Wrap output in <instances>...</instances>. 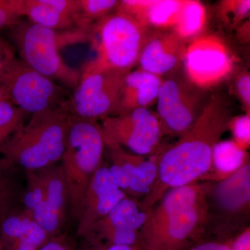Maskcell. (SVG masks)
I'll use <instances>...</instances> for the list:
<instances>
[{"mask_svg":"<svg viewBox=\"0 0 250 250\" xmlns=\"http://www.w3.org/2000/svg\"><path fill=\"white\" fill-rule=\"evenodd\" d=\"M231 111L224 99L213 97L193 126L159 158L157 177L141 205L150 209L167 190L195 183L211 170L215 145L229 129Z\"/></svg>","mask_w":250,"mask_h":250,"instance_id":"1","label":"cell"},{"mask_svg":"<svg viewBox=\"0 0 250 250\" xmlns=\"http://www.w3.org/2000/svg\"><path fill=\"white\" fill-rule=\"evenodd\" d=\"M72 116L70 100L59 107L32 115L0 147V154L26 172L56 165L62 160Z\"/></svg>","mask_w":250,"mask_h":250,"instance_id":"2","label":"cell"},{"mask_svg":"<svg viewBox=\"0 0 250 250\" xmlns=\"http://www.w3.org/2000/svg\"><path fill=\"white\" fill-rule=\"evenodd\" d=\"M91 27L57 31L21 20L9 29L10 37L28 66L74 90L80 81V70L65 63L59 52L67 46L89 42Z\"/></svg>","mask_w":250,"mask_h":250,"instance_id":"3","label":"cell"},{"mask_svg":"<svg viewBox=\"0 0 250 250\" xmlns=\"http://www.w3.org/2000/svg\"><path fill=\"white\" fill-rule=\"evenodd\" d=\"M104 147L103 128L98 121L72 115L61 166L67 186L69 210L75 221L80 218L90 182L103 166Z\"/></svg>","mask_w":250,"mask_h":250,"instance_id":"4","label":"cell"},{"mask_svg":"<svg viewBox=\"0 0 250 250\" xmlns=\"http://www.w3.org/2000/svg\"><path fill=\"white\" fill-rule=\"evenodd\" d=\"M151 34L142 23L116 10L92 25L89 42L97 56L90 62L100 67L131 71Z\"/></svg>","mask_w":250,"mask_h":250,"instance_id":"5","label":"cell"},{"mask_svg":"<svg viewBox=\"0 0 250 250\" xmlns=\"http://www.w3.org/2000/svg\"><path fill=\"white\" fill-rule=\"evenodd\" d=\"M0 88L9 101L31 116L59 107L71 96L16 56L0 72Z\"/></svg>","mask_w":250,"mask_h":250,"instance_id":"6","label":"cell"},{"mask_svg":"<svg viewBox=\"0 0 250 250\" xmlns=\"http://www.w3.org/2000/svg\"><path fill=\"white\" fill-rule=\"evenodd\" d=\"M70 96L73 116L95 120L114 116L125 77L130 71L108 68L87 62Z\"/></svg>","mask_w":250,"mask_h":250,"instance_id":"7","label":"cell"},{"mask_svg":"<svg viewBox=\"0 0 250 250\" xmlns=\"http://www.w3.org/2000/svg\"><path fill=\"white\" fill-rule=\"evenodd\" d=\"M102 128L105 145L125 146L140 156L156 152L164 135L157 115L148 108L104 118Z\"/></svg>","mask_w":250,"mask_h":250,"instance_id":"8","label":"cell"},{"mask_svg":"<svg viewBox=\"0 0 250 250\" xmlns=\"http://www.w3.org/2000/svg\"><path fill=\"white\" fill-rule=\"evenodd\" d=\"M183 62L190 83L198 88H208L231 74L234 59L221 39L204 36L194 39L187 46Z\"/></svg>","mask_w":250,"mask_h":250,"instance_id":"9","label":"cell"},{"mask_svg":"<svg viewBox=\"0 0 250 250\" xmlns=\"http://www.w3.org/2000/svg\"><path fill=\"white\" fill-rule=\"evenodd\" d=\"M157 115L163 134L183 136L193 126L197 114L199 97L183 81L163 80L157 100Z\"/></svg>","mask_w":250,"mask_h":250,"instance_id":"10","label":"cell"},{"mask_svg":"<svg viewBox=\"0 0 250 250\" xmlns=\"http://www.w3.org/2000/svg\"><path fill=\"white\" fill-rule=\"evenodd\" d=\"M125 197L126 193L118 188L109 168L100 167L85 191L77 221V234L84 237L95 223L107 215Z\"/></svg>","mask_w":250,"mask_h":250,"instance_id":"11","label":"cell"},{"mask_svg":"<svg viewBox=\"0 0 250 250\" xmlns=\"http://www.w3.org/2000/svg\"><path fill=\"white\" fill-rule=\"evenodd\" d=\"M39 171L43 181L45 200L31 213L36 223L53 238L58 236L66 217V183L62 166L54 165Z\"/></svg>","mask_w":250,"mask_h":250,"instance_id":"12","label":"cell"},{"mask_svg":"<svg viewBox=\"0 0 250 250\" xmlns=\"http://www.w3.org/2000/svg\"><path fill=\"white\" fill-rule=\"evenodd\" d=\"M208 188L209 184L192 183L174 188L166 192L155 209H150L149 216L139 232V243L143 246L150 241L176 215L205 197Z\"/></svg>","mask_w":250,"mask_h":250,"instance_id":"13","label":"cell"},{"mask_svg":"<svg viewBox=\"0 0 250 250\" xmlns=\"http://www.w3.org/2000/svg\"><path fill=\"white\" fill-rule=\"evenodd\" d=\"M208 215L205 197L186 208L167 223L166 228L142 250H181L200 231Z\"/></svg>","mask_w":250,"mask_h":250,"instance_id":"14","label":"cell"},{"mask_svg":"<svg viewBox=\"0 0 250 250\" xmlns=\"http://www.w3.org/2000/svg\"><path fill=\"white\" fill-rule=\"evenodd\" d=\"M186 43L173 31L151 34L139 57L140 69L161 77L173 71L183 62Z\"/></svg>","mask_w":250,"mask_h":250,"instance_id":"15","label":"cell"},{"mask_svg":"<svg viewBox=\"0 0 250 250\" xmlns=\"http://www.w3.org/2000/svg\"><path fill=\"white\" fill-rule=\"evenodd\" d=\"M24 16L33 24L57 31L93 25L82 20L79 0H24Z\"/></svg>","mask_w":250,"mask_h":250,"instance_id":"16","label":"cell"},{"mask_svg":"<svg viewBox=\"0 0 250 250\" xmlns=\"http://www.w3.org/2000/svg\"><path fill=\"white\" fill-rule=\"evenodd\" d=\"M162 82L161 77L141 69L130 71L125 77L113 116L152 106L157 100Z\"/></svg>","mask_w":250,"mask_h":250,"instance_id":"17","label":"cell"},{"mask_svg":"<svg viewBox=\"0 0 250 250\" xmlns=\"http://www.w3.org/2000/svg\"><path fill=\"white\" fill-rule=\"evenodd\" d=\"M215 200L219 208L227 213H239L249 208L250 166H243L234 173L220 181L215 189Z\"/></svg>","mask_w":250,"mask_h":250,"instance_id":"18","label":"cell"},{"mask_svg":"<svg viewBox=\"0 0 250 250\" xmlns=\"http://www.w3.org/2000/svg\"><path fill=\"white\" fill-rule=\"evenodd\" d=\"M149 211L150 210H141L137 202L125 197L107 215L95 223L88 232L108 229H123L139 231L146 223Z\"/></svg>","mask_w":250,"mask_h":250,"instance_id":"19","label":"cell"},{"mask_svg":"<svg viewBox=\"0 0 250 250\" xmlns=\"http://www.w3.org/2000/svg\"><path fill=\"white\" fill-rule=\"evenodd\" d=\"M248 164V154L233 141H219L213 148V179L221 181Z\"/></svg>","mask_w":250,"mask_h":250,"instance_id":"20","label":"cell"},{"mask_svg":"<svg viewBox=\"0 0 250 250\" xmlns=\"http://www.w3.org/2000/svg\"><path fill=\"white\" fill-rule=\"evenodd\" d=\"M183 4L177 0L149 1L134 18L148 28H173Z\"/></svg>","mask_w":250,"mask_h":250,"instance_id":"21","label":"cell"},{"mask_svg":"<svg viewBox=\"0 0 250 250\" xmlns=\"http://www.w3.org/2000/svg\"><path fill=\"white\" fill-rule=\"evenodd\" d=\"M206 14L205 6L200 1H184L172 31L185 42L193 41L203 29L207 18Z\"/></svg>","mask_w":250,"mask_h":250,"instance_id":"22","label":"cell"},{"mask_svg":"<svg viewBox=\"0 0 250 250\" xmlns=\"http://www.w3.org/2000/svg\"><path fill=\"white\" fill-rule=\"evenodd\" d=\"M18 169L9 159H0V219L16 207L19 200Z\"/></svg>","mask_w":250,"mask_h":250,"instance_id":"23","label":"cell"},{"mask_svg":"<svg viewBox=\"0 0 250 250\" xmlns=\"http://www.w3.org/2000/svg\"><path fill=\"white\" fill-rule=\"evenodd\" d=\"M111 152L112 166L110 172L118 188L126 193L129 189L136 166L143 160L141 156L125 152L118 145H106Z\"/></svg>","mask_w":250,"mask_h":250,"instance_id":"24","label":"cell"},{"mask_svg":"<svg viewBox=\"0 0 250 250\" xmlns=\"http://www.w3.org/2000/svg\"><path fill=\"white\" fill-rule=\"evenodd\" d=\"M27 113L9 100H0V147L24 125Z\"/></svg>","mask_w":250,"mask_h":250,"instance_id":"25","label":"cell"},{"mask_svg":"<svg viewBox=\"0 0 250 250\" xmlns=\"http://www.w3.org/2000/svg\"><path fill=\"white\" fill-rule=\"evenodd\" d=\"M159 161V159L157 161L152 159L145 161L143 159L138 164L133 174L127 192L136 196L147 195L149 193L157 177Z\"/></svg>","mask_w":250,"mask_h":250,"instance_id":"26","label":"cell"},{"mask_svg":"<svg viewBox=\"0 0 250 250\" xmlns=\"http://www.w3.org/2000/svg\"><path fill=\"white\" fill-rule=\"evenodd\" d=\"M51 238L32 218L28 222L22 235L6 250H40Z\"/></svg>","mask_w":250,"mask_h":250,"instance_id":"27","label":"cell"},{"mask_svg":"<svg viewBox=\"0 0 250 250\" xmlns=\"http://www.w3.org/2000/svg\"><path fill=\"white\" fill-rule=\"evenodd\" d=\"M79 2L81 16L88 25L113 14L120 4L117 0H79Z\"/></svg>","mask_w":250,"mask_h":250,"instance_id":"28","label":"cell"},{"mask_svg":"<svg viewBox=\"0 0 250 250\" xmlns=\"http://www.w3.org/2000/svg\"><path fill=\"white\" fill-rule=\"evenodd\" d=\"M27 188L23 195L25 209L32 212L45 200V188L40 171H28Z\"/></svg>","mask_w":250,"mask_h":250,"instance_id":"29","label":"cell"},{"mask_svg":"<svg viewBox=\"0 0 250 250\" xmlns=\"http://www.w3.org/2000/svg\"><path fill=\"white\" fill-rule=\"evenodd\" d=\"M24 16V0H0V30L11 29Z\"/></svg>","mask_w":250,"mask_h":250,"instance_id":"30","label":"cell"},{"mask_svg":"<svg viewBox=\"0 0 250 250\" xmlns=\"http://www.w3.org/2000/svg\"><path fill=\"white\" fill-rule=\"evenodd\" d=\"M235 143L242 149L246 150L250 143V116L246 113L243 116L231 118L229 125Z\"/></svg>","mask_w":250,"mask_h":250,"instance_id":"31","label":"cell"},{"mask_svg":"<svg viewBox=\"0 0 250 250\" xmlns=\"http://www.w3.org/2000/svg\"><path fill=\"white\" fill-rule=\"evenodd\" d=\"M250 1H225L222 3L221 14L228 22L236 25L250 14Z\"/></svg>","mask_w":250,"mask_h":250,"instance_id":"32","label":"cell"},{"mask_svg":"<svg viewBox=\"0 0 250 250\" xmlns=\"http://www.w3.org/2000/svg\"><path fill=\"white\" fill-rule=\"evenodd\" d=\"M237 95L246 108V113L250 114V76L248 72H243L237 78L236 82Z\"/></svg>","mask_w":250,"mask_h":250,"instance_id":"33","label":"cell"},{"mask_svg":"<svg viewBox=\"0 0 250 250\" xmlns=\"http://www.w3.org/2000/svg\"><path fill=\"white\" fill-rule=\"evenodd\" d=\"M233 238L224 241H209L192 247L187 250H231Z\"/></svg>","mask_w":250,"mask_h":250,"instance_id":"34","label":"cell"},{"mask_svg":"<svg viewBox=\"0 0 250 250\" xmlns=\"http://www.w3.org/2000/svg\"><path fill=\"white\" fill-rule=\"evenodd\" d=\"M15 57L16 54L12 46L0 36V72Z\"/></svg>","mask_w":250,"mask_h":250,"instance_id":"35","label":"cell"},{"mask_svg":"<svg viewBox=\"0 0 250 250\" xmlns=\"http://www.w3.org/2000/svg\"><path fill=\"white\" fill-rule=\"evenodd\" d=\"M231 250H250V229L249 227L243 230L233 238Z\"/></svg>","mask_w":250,"mask_h":250,"instance_id":"36","label":"cell"},{"mask_svg":"<svg viewBox=\"0 0 250 250\" xmlns=\"http://www.w3.org/2000/svg\"><path fill=\"white\" fill-rule=\"evenodd\" d=\"M40 250H74L62 236L51 238Z\"/></svg>","mask_w":250,"mask_h":250,"instance_id":"37","label":"cell"},{"mask_svg":"<svg viewBox=\"0 0 250 250\" xmlns=\"http://www.w3.org/2000/svg\"><path fill=\"white\" fill-rule=\"evenodd\" d=\"M139 247L128 246H100V250H138Z\"/></svg>","mask_w":250,"mask_h":250,"instance_id":"38","label":"cell"},{"mask_svg":"<svg viewBox=\"0 0 250 250\" xmlns=\"http://www.w3.org/2000/svg\"><path fill=\"white\" fill-rule=\"evenodd\" d=\"M4 99H6V100H7L4 92H3V90H1V88H0V100H4Z\"/></svg>","mask_w":250,"mask_h":250,"instance_id":"39","label":"cell"},{"mask_svg":"<svg viewBox=\"0 0 250 250\" xmlns=\"http://www.w3.org/2000/svg\"><path fill=\"white\" fill-rule=\"evenodd\" d=\"M0 250H6V248H5L4 243H3L2 241H1V237H0Z\"/></svg>","mask_w":250,"mask_h":250,"instance_id":"40","label":"cell"}]
</instances>
